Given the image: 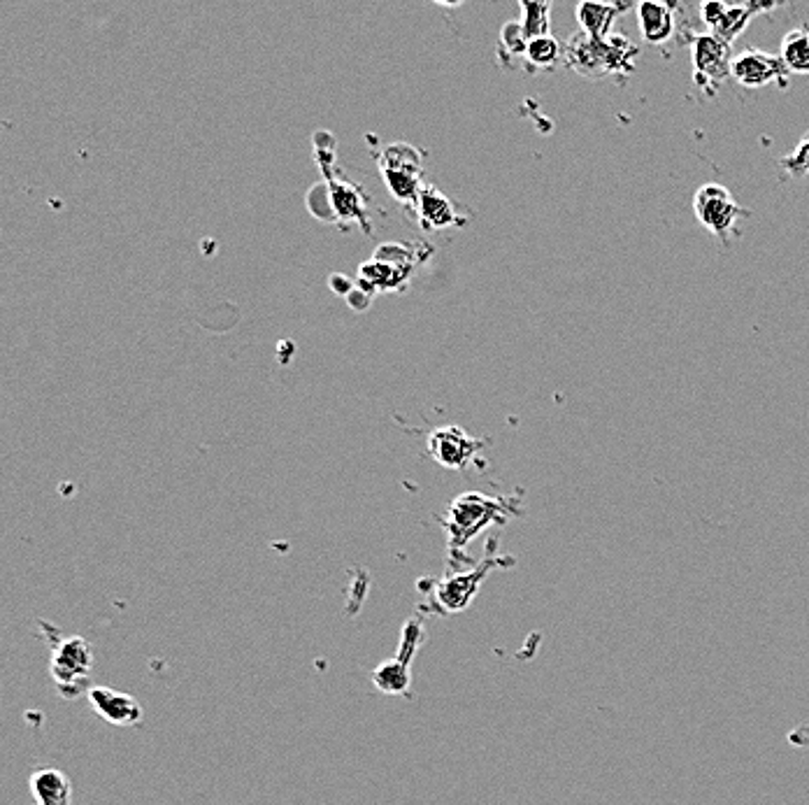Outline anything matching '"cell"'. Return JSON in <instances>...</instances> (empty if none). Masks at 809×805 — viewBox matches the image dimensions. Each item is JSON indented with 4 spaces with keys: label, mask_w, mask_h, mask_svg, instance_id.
I'll return each mask as SVG.
<instances>
[{
    "label": "cell",
    "mask_w": 809,
    "mask_h": 805,
    "mask_svg": "<svg viewBox=\"0 0 809 805\" xmlns=\"http://www.w3.org/2000/svg\"><path fill=\"white\" fill-rule=\"evenodd\" d=\"M412 250L402 245H381L358 271V285L368 294L402 289L412 275Z\"/></svg>",
    "instance_id": "52a82bcc"
},
{
    "label": "cell",
    "mask_w": 809,
    "mask_h": 805,
    "mask_svg": "<svg viewBox=\"0 0 809 805\" xmlns=\"http://www.w3.org/2000/svg\"><path fill=\"white\" fill-rule=\"evenodd\" d=\"M638 24L646 43L663 45L675 33V12L663 0H640Z\"/></svg>",
    "instance_id": "4fadbf2b"
},
{
    "label": "cell",
    "mask_w": 809,
    "mask_h": 805,
    "mask_svg": "<svg viewBox=\"0 0 809 805\" xmlns=\"http://www.w3.org/2000/svg\"><path fill=\"white\" fill-rule=\"evenodd\" d=\"M484 442L470 438L458 427H442L429 435V452L440 466L461 471L470 464Z\"/></svg>",
    "instance_id": "8fae6325"
},
{
    "label": "cell",
    "mask_w": 809,
    "mask_h": 805,
    "mask_svg": "<svg viewBox=\"0 0 809 805\" xmlns=\"http://www.w3.org/2000/svg\"><path fill=\"white\" fill-rule=\"evenodd\" d=\"M691 58H694L696 79L700 85H705V89L707 85H719L721 79L731 77V66H733L731 43H725V40H721L714 33H705V35L694 37Z\"/></svg>",
    "instance_id": "9c48e42d"
},
{
    "label": "cell",
    "mask_w": 809,
    "mask_h": 805,
    "mask_svg": "<svg viewBox=\"0 0 809 805\" xmlns=\"http://www.w3.org/2000/svg\"><path fill=\"white\" fill-rule=\"evenodd\" d=\"M525 58L538 68H552L561 58V45L552 35H538L525 43Z\"/></svg>",
    "instance_id": "ffe728a7"
},
{
    "label": "cell",
    "mask_w": 809,
    "mask_h": 805,
    "mask_svg": "<svg viewBox=\"0 0 809 805\" xmlns=\"http://www.w3.org/2000/svg\"><path fill=\"white\" fill-rule=\"evenodd\" d=\"M433 3H437L442 8H458L463 3V0H433Z\"/></svg>",
    "instance_id": "603a6c76"
},
{
    "label": "cell",
    "mask_w": 809,
    "mask_h": 805,
    "mask_svg": "<svg viewBox=\"0 0 809 805\" xmlns=\"http://www.w3.org/2000/svg\"><path fill=\"white\" fill-rule=\"evenodd\" d=\"M786 73L788 70L784 68L779 54H767L756 47H750L742 54L733 56L731 66V77L740 87L746 89H761L773 82H782V77Z\"/></svg>",
    "instance_id": "30bf717a"
},
{
    "label": "cell",
    "mask_w": 809,
    "mask_h": 805,
    "mask_svg": "<svg viewBox=\"0 0 809 805\" xmlns=\"http://www.w3.org/2000/svg\"><path fill=\"white\" fill-rule=\"evenodd\" d=\"M421 621L412 619L404 624L400 650L394 659L381 661L373 671V684L387 696H410L412 694V659L421 642Z\"/></svg>",
    "instance_id": "ba28073f"
},
{
    "label": "cell",
    "mask_w": 809,
    "mask_h": 805,
    "mask_svg": "<svg viewBox=\"0 0 809 805\" xmlns=\"http://www.w3.org/2000/svg\"><path fill=\"white\" fill-rule=\"evenodd\" d=\"M782 168L791 177H805L809 175V131L800 137L796 150L782 158Z\"/></svg>",
    "instance_id": "44dd1931"
},
{
    "label": "cell",
    "mask_w": 809,
    "mask_h": 805,
    "mask_svg": "<svg viewBox=\"0 0 809 805\" xmlns=\"http://www.w3.org/2000/svg\"><path fill=\"white\" fill-rule=\"evenodd\" d=\"M329 191H331V200H333V214L345 217V219L366 221V210H363V196L358 194L356 187L345 185V183H335V179H329Z\"/></svg>",
    "instance_id": "ac0fdd59"
},
{
    "label": "cell",
    "mask_w": 809,
    "mask_h": 805,
    "mask_svg": "<svg viewBox=\"0 0 809 805\" xmlns=\"http://www.w3.org/2000/svg\"><path fill=\"white\" fill-rule=\"evenodd\" d=\"M725 12H728V0H702L700 3V19L712 31L723 22Z\"/></svg>",
    "instance_id": "7402d4cb"
},
{
    "label": "cell",
    "mask_w": 809,
    "mask_h": 805,
    "mask_svg": "<svg viewBox=\"0 0 809 805\" xmlns=\"http://www.w3.org/2000/svg\"><path fill=\"white\" fill-rule=\"evenodd\" d=\"M519 515L517 498H496L479 492L461 494L447 510V517L442 519V527L450 536V563L454 569L461 566L463 550L468 542L475 540L481 531H487L494 525H505L510 517Z\"/></svg>",
    "instance_id": "6da1fadb"
},
{
    "label": "cell",
    "mask_w": 809,
    "mask_h": 805,
    "mask_svg": "<svg viewBox=\"0 0 809 805\" xmlns=\"http://www.w3.org/2000/svg\"><path fill=\"white\" fill-rule=\"evenodd\" d=\"M52 677L64 696H77L87 690L93 669L91 646L79 636L58 638L52 646Z\"/></svg>",
    "instance_id": "5b68a950"
},
{
    "label": "cell",
    "mask_w": 809,
    "mask_h": 805,
    "mask_svg": "<svg viewBox=\"0 0 809 805\" xmlns=\"http://www.w3.org/2000/svg\"><path fill=\"white\" fill-rule=\"evenodd\" d=\"M514 559H505L496 554V540L489 542V556L479 561L473 571H461L440 582H431V589H423L429 594V613L437 615H454L470 608V603L479 594V585L489 577L494 569L512 566Z\"/></svg>",
    "instance_id": "7a4b0ae2"
},
{
    "label": "cell",
    "mask_w": 809,
    "mask_h": 805,
    "mask_svg": "<svg viewBox=\"0 0 809 805\" xmlns=\"http://www.w3.org/2000/svg\"><path fill=\"white\" fill-rule=\"evenodd\" d=\"M87 696L93 713L100 719L112 724V727H137L145 717V710L137 703V698L126 692H119L112 687H91Z\"/></svg>",
    "instance_id": "7c38bea8"
},
{
    "label": "cell",
    "mask_w": 809,
    "mask_h": 805,
    "mask_svg": "<svg viewBox=\"0 0 809 805\" xmlns=\"http://www.w3.org/2000/svg\"><path fill=\"white\" fill-rule=\"evenodd\" d=\"M29 787L35 805H73V782L64 771L37 769Z\"/></svg>",
    "instance_id": "9a60e30c"
},
{
    "label": "cell",
    "mask_w": 809,
    "mask_h": 805,
    "mask_svg": "<svg viewBox=\"0 0 809 805\" xmlns=\"http://www.w3.org/2000/svg\"><path fill=\"white\" fill-rule=\"evenodd\" d=\"M694 214L707 231L717 235L725 245L728 238L735 235L738 221L750 214V210L738 206L733 194L723 185L707 183L694 196Z\"/></svg>",
    "instance_id": "8992f818"
},
{
    "label": "cell",
    "mask_w": 809,
    "mask_h": 805,
    "mask_svg": "<svg viewBox=\"0 0 809 805\" xmlns=\"http://www.w3.org/2000/svg\"><path fill=\"white\" fill-rule=\"evenodd\" d=\"M523 5L525 14L521 29L525 37H538V35H550V3L552 0H519Z\"/></svg>",
    "instance_id": "d6986e66"
},
{
    "label": "cell",
    "mask_w": 809,
    "mask_h": 805,
    "mask_svg": "<svg viewBox=\"0 0 809 805\" xmlns=\"http://www.w3.org/2000/svg\"><path fill=\"white\" fill-rule=\"evenodd\" d=\"M635 54V45L629 40L614 35V37H602L594 40L589 35L573 37L565 58L568 64L589 77H605L617 70H631V56Z\"/></svg>",
    "instance_id": "3957f363"
},
{
    "label": "cell",
    "mask_w": 809,
    "mask_h": 805,
    "mask_svg": "<svg viewBox=\"0 0 809 805\" xmlns=\"http://www.w3.org/2000/svg\"><path fill=\"white\" fill-rule=\"evenodd\" d=\"M414 208L419 212L421 227L429 229V231L463 224V219L456 214L452 200L444 194H440L435 187H423L419 198H417Z\"/></svg>",
    "instance_id": "5bb4252c"
},
{
    "label": "cell",
    "mask_w": 809,
    "mask_h": 805,
    "mask_svg": "<svg viewBox=\"0 0 809 805\" xmlns=\"http://www.w3.org/2000/svg\"><path fill=\"white\" fill-rule=\"evenodd\" d=\"M379 170L384 185L396 196V200L417 206V198L423 189V154L417 147L408 143L389 145L379 154Z\"/></svg>",
    "instance_id": "277c9868"
},
{
    "label": "cell",
    "mask_w": 809,
    "mask_h": 805,
    "mask_svg": "<svg viewBox=\"0 0 809 805\" xmlns=\"http://www.w3.org/2000/svg\"><path fill=\"white\" fill-rule=\"evenodd\" d=\"M779 58L791 75H809V29L788 31L782 40Z\"/></svg>",
    "instance_id": "e0dca14e"
},
{
    "label": "cell",
    "mask_w": 809,
    "mask_h": 805,
    "mask_svg": "<svg viewBox=\"0 0 809 805\" xmlns=\"http://www.w3.org/2000/svg\"><path fill=\"white\" fill-rule=\"evenodd\" d=\"M575 14H577V24L584 35H589L594 40H602V37H610V31H612V24H614L619 10L610 3H602V0H581Z\"/></svg>",
    "instance_id": "2e32d148"
}]
</instances>
